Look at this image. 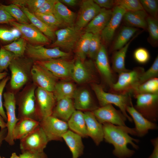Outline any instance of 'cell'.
Returning a JSON list of instances; mask_svg holds the SVG:
<instances>
[{"label":"cell","instance_id":"1","mask_svg":"<svg viewBox=\"0 0 158 158\" xmlns=\"http://www.w3.org/2000/svg\"><path fill=\"white\" fill-rule=\"evenodd\" d=\"M104 139L112 145L114 147L113 154L118 158H128L131 157L135 153L127 147L130 144L134 149L138 150V146L134 142L138 143L139 140L132 137L129 134L132 131L131 128L122 127L109 123L102 124Z\"/></svg>","mask_w":158,"mask_h":158},{"label":"cell","instance_id":"2","mask_svg":"<svg viewBox=\"0 0 158 158\" xmlns=\"http://www.w3.org/2000/svg\"><path fill=\"white\" fill-rule=\"evenodd\" d=\"M100 107L109 104H113L118 107L123 114L130 122L133 120L127 113L126 108L133 105L130 94H118L104 91L102 86L96 83L91 84Z\"/></svg>","mask_w":158,"mask_h":158},{"label":"cell","instance_id":"3","mask_svg":"<svg viewBox=\"0 0 158 158\" xmlns=\"http://www.w3.org/2000/svg\"><path fill=\"white\" fill-rule=\"evenodd\" d=\"M144 71L143 67H137L118 74L117 81L109 88L110 92L131 95L133 90L139 85L140 77Z\"/></svg>","mask_w":158,"mask_h":158},{"label":"cell","instance_id":"4","mask_svg":"<svg viewBox=\"0 0 158 158\" xmlns=\"http://www.w3.org/2000/svg\"><path fill=\"white\" fill-rule=\"evenodd\" d=\"M23 57L15 58L9 66L11 74L10 86L13 90L21 88L28 80V72L31 69L33 61L28 58Z\"/></svg>","mask_w":158,"mask_h":158},{"label":"cell","instance_id":"5","mask_svg":"<svg viewBox=\"0 0 158 158\" xmlns=\"http://www.w3.org/2000/svg\"><path fill=\"white\" fill-rule=\"evenodd\" d=\"M136 99L135 109L149 121L156 123L158 120V94H144L134 97Z\"/></svg>","mask_w":158,"mask_h":158},{"label":"cell","instance_id":"6","mask_svg":"<svg viewBox=\"0 0 158 158\" xmlns=\"http://www.w3.org/2000/svg\"><path fill=\"white\" fill-rule=\"evenodd\" d=\"M56 40L48 47H58L67 51L75 48L76 44L81 36L82 31L74 26L68 27L55 31Z\"/></svg>","mask_w":158,"mask_h":158},{"label":"cell","instance_id":"7","mask_svg":"<svg viewBox=\"0 0 158 158\" xmlns=\"http://www.w3.org/2000/svg\"><path fill=\"white\" fill-rule=\"evenodd\" d=\"M49 142L44 131L39 125L20 140V148L22 152L41 153L44 152Z\"/></svg>","mask_w":158,"mask_h":158},{"label":"cell","instance_id":"8","mask_svg":"<svg viewBox=\"0 0 158 158\" xmlns=\"http://www.w3.org/2000/svg\"><path fill=\"white\" fill-rule=\"evenodd\" d=\"M25 53L28 58L34 62L52 59L68 58L70 56L69 52L61 50L58 47L47 48L42 45L27 44Z\"/></svg>","mask_w":158,"mask_h":158},{"label":"cell","instance_id":"9","mask_svg":"<svg viewBox=\"0 0 158 158\" xmlns=\"http://www.w3.org/2000/svg\"><path fill=\"white\" fill-rule=\"evenodd\" d=\"M67 58H61L34 62L46 68L57 78L68 80L71 78L75 61Z\"/></svg>","mask_w":158,"mask_h":158},{"label":"cell","instance_id":"10","mask_svg":"<svg viewBox=\"0 0 158 158\" xmlns=\"http://www.w3.org/2000/svg\"><path fill=\"white\" fill-rule=\"evenodd\" d=\"M37 115L40 122L52 115L56 99L53 92L37 87L35 90Z\"/></svg>","mask_w":158,"mask_h":158},{"label":"cell","instance_id":"11","mask_svg":"<svg viewBox=\"0 0 158 158\" xmlns=\"http://www.w3.org/2000/svg\"><path fill=\"white\" fill-rule=\"evenodd\" d=\"M4 99V106L6 111L7 118V133L5 140L10 145L15 144L13 136V131L14 127L19 119L16 114V101L13 92H8L3 95Z\"/></svg>","mask_w":158,"mask_h":158},{"label":"cell","instance_id":"12","mask_svg":"<svg viewBox=\"0 0 158 158\" xmlns=\"http://www.w3.org/2000/svg\"><path fill=\"white\" fill-rule=\"evenodd\" d=\"M40 125L49 141L61 140L63 135L68 129L67 122L52 115L40 121Z\"/></svg>","mask_w":158,"mask_h":158},{"label":"cell","instance_id":"13","mask_svg":"<svg viewBox=\"0 0 158 158\" xmlns=\"http://www.w3.org/2000/svg\"><path fill=\"white\" fill-rule=\"evenodd\" d=\"M98 121L102 124L109 123L122 127H126L127 119L120 110L116 109L111 104L98 107L92 111Z\"/></svg>","mask_w":158,"mask_h":158},{"label":"cell","instance_id":"14","mask_svg":"<svg viewBox=\"0 0 158 158\" xmlns=\"http://www.w3.org/2000/svg\"><path fill=\"white\" fill-rule=\"evenodd\" d=\"M34 62L30 73L34 84L38 87L53 92L58 78L46 68Z\"/></svg>","mask_w":158,"mask_h":158},{"label":"cell","instance_id":"15","mask_svg":"<svg viewBox=\"0 0 158 158\" xmlns=\"http://www.w3.org/2000/svg\"><path fill=\"white\" fill-rule=\"evenodd\" d=\"M96 68L92 60L82 61L77 58L74 62L71 74V79L79 83L89 81L96 82Z\"/></svg>","mask_w":158,"mask_h":158},{"label":"cell","instance_id":"16","mask_svg":"<svg viewBox=\"0 0 158 158\" xmlns=\"http://www.w3.org/2000/svg\"><path fill=\"white\" fill-rule=\"evenodd\" d=\"M20 32L22 38L31 44L37 45L49 44L51 40L31 24H21L14 21L10 23Z\"/></svg>","mask_w":158,"mask_h":158},{"label":"cell","instance_id":"17","mask_svg":"<svg viewBox=\"0 0 158 158\" xmlns=\"http://www.w3.org/2000/svg\"><path fill=\"white\" fill-rule=\"evenodd\" d=\"M35 90V86L31 87L19 101V119L29 118L39 121L36 111Z\"/></svg>","mask_w":158,"mask_h":158},{"label":"cell","instance_id":"18","mask_svg":"<svg viewBox=\"0 0 158 158\" xmlns=\"http://www.w3.org/2000/svg\"><path fill=\"white\" fill-rule=\"evenodd\" d=\"M95 65L106 84L110 88L116 82L115 73L110 66L105 46L102 44L95 59Z\"/></svg>","mask_w":158,"mask_h":158},{"label":"cell","instance_id":"19","mask_svg":"<svg viewBox=\"0 0 158 158\" xmlns=\"http://www.w3.org/2000/svg\"><path fill=\"white\" fill-rule=\"evenodd\" d=\"M101 8L93 0L82 1L74 26L81 30L99 13Z\"/></svg>","mask_w":158,"mask_h":158},{"label":"cell","instance_id":"20","mask_svg":"<svg viewBox=\"0 0 158 158\" xmlns=\"http://www.w3.org/2000/svg\"><path fill=\"white\" fill-rule=\"evenodd\" d=\"M126 11L123 8L119 6H115L112 8L111 17L100 33L101 39L105 44H108L112 41L116 31Z\"/></svg>","mask_w":158,"mask_h":158},{"label":"cell","instance_id":"21","mask_svg":"<svg viewBox=\"0 0 158 158\" xmlns=\"http://www.w3.org/2000/svg\"><path fill=\"white\" fill-rule=\"evenodd\" d=\"M126 111L134 122L135 127L133 129L135 136L142 137L147 134L149 130L157 129L158 126L156 123L152 122L145 118L135 109L133 105L127 107Z\"/></svg>","mask_w":158,"mask_h":158},{"label":"cell","instance_id":"22","mask_svg":"<svg viewBox=\"0 0 158 158\" xmlns=\"http://www.w3.org/2000/svg\"><path fill=\"white\" fill-rule=\"evenodd\" d=\"M84 114L88 136L98 145L104 139L102 124L98 121L92 111H87Z\"/></svg>","mask_w":158,"mask_h":158},{"label":"cell","instance_id":"23","mask_svg":"<svg viewBox=\"0 0 158 158\" xmlns=\"http://www.w3.org/2000/svg\"><path fill=\"white\" fill-rule=\"evenodd\" d=\"M112 14V10L101 8L99 13L84 28L85 32L93 34L101 33L109 20Z\"/></svg>","mask_w":158,"mask_h":158},{"label":"cell","instance_id":"24","mask_svg":"<svg viewBox=\"0 0 158 158\" xmlns=\"http://www.w3.org/2000/svg\"><path fill=\"white\" fill-rule=\"evenodd\" d=\"M54 15L62 26L66 27L75 25L77 16L76 13L59 0H57L55 3Z\"/></svg>","mask_w":158,"mask_h":158},{"label":"cell","instance_id":"25","mask_svg":"<svg viewBox=\"0 0 158 158\" xmlns=\"http://www.w3.org/2000/svg\"><path fill=\"white\" fill-rule=\"evenodd\" d=\"M40 123V121L29 118L19 119L13 130L14 140L23 138L37 127Z\"/></svg>","mask_w":158,"mask_h":158},{"label":"cell","instance_id":"26","mask_svg":"<svg viewBox=\"0 0 158 158\" xmlns=\"http://www.w3.org/2000/svg\"><path fill=\"white\" fill-rule=\"evenodd\" d=\"M62 138L71 152L72 158H78L83 154L84 146L80 136L68 130L63 134Z\"/></svg>","mask_w":158,"mask_h":158},{"label":"cell","instance_id":"27","mask_svg":"<svg viewBox=\"0 0 158 158\" xmlns=\"http://www.w3.org/2000/svg\"><path fill=\"white\" fill-rule=\"evenodd\" d=\"M148 14L144 10L126 11L122 20L126 26L147 29Z\"/></svg>","mask_w":158,"mask_h":158},{"label":"cell","instance_id":"28","mask_svg":"<svg viewBox=\"0 0 158 158\" xmlns=\"http://www.w3.org/2000/svg\"><path fill=\"white\" fill-rule=\"evenodd\" d=\"M57 102L51 115L67 121L76 110L72 99H63Z\"/></svg>","mask_w":158,"mask_h":158},{"label":"cell","instance_id":"29","mask_svg":"<svg viewBox=\"0 0 158 158\" xmlns=\"http://www.w3.org/2000/svg\"><path fill=\"white\" fill-rule=\"evenodd\" d=\"M73 103L78 110H91L98 108L93 102L89 91L85 89L76 90L74 97Z\"/></svg>","mask_w":158,"mask_h":158},{"label":"cell","instance_id":"30","mask_svg":"<svg viewBox=\"0 0 158 158\" xmlns=\"http://www.w3.org/2000/svg\"><path fill=\"white\" fill-rule=\"evenodd\" d=\"M68 128L82 137H88L84 113L75 110L67 121Z\"/></svg>","mask_w":158,"mask_h":158},{"label":"cell","instance_id":"31","mask_svg":"<svg viewBox=\"0 0 158 158\" xmlns=\"http://www.w3.org/2000/svg\"><path fill=\"white\" fill-rule=\"evenodd\" d=\"M136 36H135L123 47L113 52L111 59V68L114 73L118 74L128 71L125 66V60L127 52L131 41Z\"/></svg>","mask_w":158,"mask_h":158},{"label":"cell","instance_id":"32","mask_svg":"<svg viewBox=\"0 0 158 158\" xmlns=\"http://www.w3.org/2000/svg\"><path fill=\"white\" fill-rule=\"evenodd\" d=\"M138 30L135 28L127 26L123 27L112 44L111 51L114 52L123 47Z\"/></svg>","mask_w":158,"mask_h":158},{"label":"cell","instance_id":"33","mask_svg":"<svg viewBox=\"0 0 158 158\" xmlns=\"http://www.w3.org/2000/svg\"><path fill=\"white\" fill-rule=\"evenodd\" d=\"M20 8L25 14L32 24L51 40H55L56 38L55 31L45 24L27 8L23 7Z\"/></svg>","mask_w":158,"mask_h":158},{"label":"cell","instance_id":"34","mask_svg":"<svg viewBox=\"0 0 158 158\" xmlns=\"http://www.w3.org/2000/svg\"><path fill=\"white\" fill-rule=\"evenodd\" d=\"M76 91L72 83L61 82L56 83L53 92L57 101L63 99H73Z\"/></svg>","mask_w":158,"mask_h":158},{"label":"cell","instance_id":"35","mask_svg":"<svg viewBox=\"0 0 158 158\" xmlns=\"http://www.w3.org/2000/svg\"><path fill=\"white\" fill-rule=\"evenodd\" d=\"M93 35L85 32L81 35L75 46L74 49L78 58L82 61H85L88 56L89 44Z\"/></svg>","mask_w":158,"mask_h":158},{"label":"cell","instance_id":"36","mask_svg":"<svg viewBox=\"0 0 158 158\" xmlns=\"http://www.w3.org/2000/svg\"><path fill=\"white\" fill-rule=\"evenodd\" d=\"M134 97L137 95L144 94H158V78L149 80L137 86L132 91Z\"/></svg>","mask_w":158,"mask_h":158},{"label":"cell","instance_id":"37","mask_svg":"<svg viewBox=\"0 0 158 158\" xmlns=\"http://www.w3.org/2000/svg\"><path fill=\"white\" fill-rule=\"evenodd\" d=\"M13 18L21 24H29L30 22L28 18L21 8L18 6L11 4L9 5L0 6Z\"/></svg>","mask_w":158,"mask_h":158},{"label":"cell","instance_id":"38","mask_svg":"<svg viewBox=\"0 0 158 158\" xmlns=\"http://www.w3.org/2000/svg\"><path fill=\"white\" fill-rule=\"evenodd\" d=\"M27 44V41L22 37L14 40L3 47L13 53L16 57H20L24 56Z\"/></svg>","mask_w":158,"mask_h":158},{"label":"cell","instance_id":"39","mask_svg":"<svg viewBox=\"0 0 158 158\" xmlns=\"http://www.w3.org/2000/svg\"><path fill=\"white\" fill-rule=\"evenodd\" d=\"M147 28L149 33L150 42L155 45L158 41V21L157 19L148 16L147 19Z\"/></svg>","mask_w":158,"mask_h":158},{"label":"cell","instance_id":"40","mask_svg":"<svg viewBox=\"0 0 158 158\" xmlns=\"http://www.w3.org/2000/svg\"><path fill=\"white\" fill-rule=\"evenodd\" d=\"M47 0H14L12 4L19 7L27 8L32 13H35Z\"/></svg>","mask_w":158,"mask_h":158},{"label":"cell","instance_id":"41","mask_svg":"<svg viewBox=\"0 0 158 158\" xmlns=\"http://www.w3.org/2000/svg\"><path fill=\"white\" fill-rule=\"evenodd\" d=\"M100 33L93 34L90 40L88 56L92 59L95 60L100 49L101 43Z\"/></svg>","mask_w":158,"mask_h":158},{"label":"cell","instance_id":"42","mask_svg":"<svg viewBox=\"0 0 158 158\" xmlns=\"http://www.w3.org/2000/svg\"><path fill=\"white\" fill-rule=\"evenodd\" d=\"M16 58L11 52L7 50L3 47L0 49V72L7 69L13 60Z\"/></svg>","mask_w":158,"mask_h":158},{"label":"cell","instance_id":"43","mask_svg":"<svg viewBox=\"0 0 158 158\" xmlns=\"http://www.w3.org/2000/svg\"><path fill=\"white\" fill-rule=\"evenodd\" d=\"M114 2L115 6H121L126 11L144 10L140 0H116Z\"/></svg>","mask_w":158,"mask_h":158},{"label":"cell","instance_id":"44","mask_svg":"<svg viewBox=\"0 0 158 158\" xmlns=\"http://www.w3.org/2000/svg\"><path fill=\"white\" fill-rule=\"evenodd\" d=\"M158 76V56L155 59L151 66L144 71L140 77L139 85L152 78Z\"/></svg>","mask_w":158,"mask_h":158},{"label":"cell","instance_id":"45","mask_svg":"<svg viewBox=\"0 0 158 158\" xmlns=\"http://www.w3.org/2000/svg\"><path fill=\"white\" fill-rule=\"evenodd\" d=\"M144 10L150 16L157 18L158 1L157 0H140Z\"/></svg>","mask_w":158,"mask_h":158},{"label":"cell","instance_id":"46","mask_svg":"<svg viewBox=\"0 0 158 158\" xmlns=\"http://www.w3.org/2000/svg\"><path fill=\"white\" fill-rule=\"evenodd\" d=\"M34 14L45 24L55 31L62 26L53 15L44 14L38 13Z\"/></svg>","mask_w":158,"mask_h":158},{"label":"cell","instance_id":"47","mask_svg":"<svg viewBox=\"0 0 158 158\" xmlns=\"http://www.w3.org/2000/svg\"><path fill=\"white\" fill-rule=\"evenodd\" d=\"M133 55L135 60L140 64L147 63L150 58L149 52L146 49L143 47L138 48L136 49Z\"/></svg>","mask_w":158,"mask_h":158},{"label":"cell","instance_id":"48","mask_svg":"<svg viewBox=\"0 0 158 158\" xmlns=\"http://www.w3.org/2000/svg\"><path fill=\"white\" fill-rule=\"evenodd\" d=\"M57 1V0H47L35 13L44 14L54 15L55 5Z\"/></svg>","mask_w":158,"mask_h":158},{"label":"cell","instance_id":"49","mask_svg":"<svg viewBox=\"0 0 158 158\" xmlns=\"http://www.w3.org/2000/svg\"><path fill=\"white\" fill-rule=\"evenodd\" d=\"M10 78L7 76L4 79L0 82V115L3 118L5 121H7V118L6 114L4 110L2 101V94L4 90L6 84Z\"/></svg>","mask_w":158,"mask_h":158},{"label":"cell","instance_id":"50","mask_svg":"<svg viewBox=\"0 0 158 158\" xmlns=\"http://www.w3.org/2000/svg\"><path fill=\"white\" fill-rule=\"evenodd\" d=\"M0 39L5 42H10L16 39L11 30L0 28Z\"/></svg>","mask_w":158,"mask_h":158},{"label":"cell","instance_id":"51","mask_svg":"<svg viewBox=\"0 0 158 158\" xmlns=\"http://www.w3.org/2000/svg\"><path fill=\"white\" fill-rule=\"evenodd\" d=\"M13 18L0 6V24L10 23L14 21Z\"/></svg>","mask_w":158,"mask_h":158},{"label":"cell","instance_id":"52","mask_svg":"<svg viewBox=\"0 0 158 158\" xmlns=\"http://www.w3.org/2000/svg\"><path fill=\"white\" fill-rule=\"evenodd\" d=\"M94 1L101 8L111 9L115 6L114 0H94Z\"/></svg>","mask_w":158,"mask_h":158},{"label":"cell","instance_id":"53","mask_svg":"<svg viewBox=\"0 0 158 158\" xmlns=\"http://www.w3.org/2000/svg\"><path fill=\"white\" fill-rule=\"evenodd\" d=\"M19 157L20 158H47L44 152L38 153L23 152L20 155Z\"/></svg>","mask_w":158,"mask_h":158},{"label":"cell","instance_id":"54","mask_svg":"<svg viewBox=\"0 0 158 158\" xmlns=\"http://www.w3.org/2000/svg\"><path fill=\"white\" fill-rule=\"evenodd\" d=\"M154 147L152 152L148 158H158V137L150 140Z\"/></svg>","mask_w":158,"mask_h":158},{"label":"cell","instance_id":"55","mask_svg":"<svg viewBox=\"0 0 158 158\" xmlns=\"http://www.w3.org/2000/svg\"><path fill=\"white\" fill-rule=\"evenodd\" d=\"M59 1L64 4L71 6H74L79 2L77 0H61Z\"/></svg>","mask_w":158,"mask_h":158},{"label":"cell","instance_id":"56","mask_svg":"<svg viewBox=\"0 0 158 158\" xmlns=\"http://www.w3.org/2000/svg\"><path fill=\"white\" fill-rule=\"evenodd\" d=\"M7 133V128L1 129L0 131V147L1 146L3 141L5 140Z\"/></svg>","mask_w":158,"mask_h":158},{"label":"cell","instance_id":"57","mask_svg":"<svg viewBox=\"0 0 158 158\" xmlns=\"http://www.w3.org/2000/svg\"><path fill=\"white\" fill-rule=\"evenodd\" d=\"M11 30L16 39L20 38V37L21 35V34L20 31L18 29L14 27Z\"/></svg>","mask_w":158,"mask_h":158},{"label":"cell","instance_id":"58","mask_svg":"<svg viewBox=\"0 0 158 158\" xmlns=\"http://www.w3.org/2000/svg\"><path fill=\"white\" fill-rule=\"evenodd\" d=\"M6 123L5 122L3 118L0 115V127L1 129H2L6 128Z\"/></svg>","mask_w":158,"mask_h":158},{"label":"cell","instance_id":"59","mask_svg":"<svg viewBox=\"0 0 158 158\" xmlns=\"http://www.w3.org/2000/svg\"><path fill=\"white\" fill-rule=\"evenodd\" d=\"M7 73L6 72H0V80L6 77Z\"/></svg>","mask_w":158,"mask_h":158},{"label":"cell","instance_id":"60","mask_svg":"<svg viewBox=\"0 0 158 158\" xmlns=\"http://www.w3.org/2000/svg\"><path fill=\"white\" fill-rule=\"evenodd\" d=\"M10 158H20L19 156H18L15 152L12 153Z\"/></svg>","mask_w":158,"mask_h":158},{"label":"cell","instance_id":"61","mask_svg":"<svg viewBox=\"0 0 158 158\" xmlns=\"http://www.w3.org/2000/svg\"><path fill=\"white\" fill-rule=\"evenodd\" d=\"M0 158H2L0 156Z\"/></svg>","mask_w":158,"mask_h":158}]
</instances>
